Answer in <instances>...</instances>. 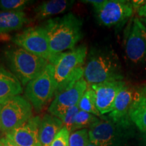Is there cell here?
<instances>
[{
	"instance_id": "10",
	"label": "cell",
	"mask_w": 146,
	"mask_h": 146,
	"mask_svg": "<svg viewBox=\"0 0 146 146\" xmlns=\"http://www.w3.org/2000/svg\"><path fill=\"white\" fill-rule=\"evenodd\" d=\"M134 8L131 1L125 0H105L99 10L96 11L101 25L112 27L118 26L132 17Z\"/></svg>"
},
{
	"instance_id": "9",
	"label": "cell",
	"mask_w": 146,
	"mask_h": 146,
	"mask_svg": "<svg viewBox=\"0 0 146 146\" xmlns=\"http://www.w3.org/2000/svg\"><path fill=\"white\" fill-rule=\"evenodd\" d=\"M12 41L19 47L47 61L52 56L46 31L42 26L24 29L16 34Z\"/></svg>"
},
{
	"instance_id": "5",
	"label": "cell",
	"mask_w": 146,
	"mask_h": 146,
	"mask_svg": "<svg viewBox=\"0 0 146 146\" xmlns=\"http://www.w3.org/2000/svg\"><path fill=\"white\" fill-rule=\"evenodd\" d=\"M124 48L135 67H146V26L140 18H131L124 31Z\"/></svg>"
},
{
	"instance_id": "25",
	"label": "cell",
	"mask_w": 146,
	"mask_h": 146,
	"mask_svg": "<svg viewBox=\"0 0 146 146\" xmlns=\"http://www.w3.org/2000/svg\"><path fill=\"white\" fill-rule=\"evenodd\" d=\"M70 132L66 128L63 127L52 141L50 146H69Z\"/></svg>"
},
{
	"instance_id": "27",
	"label": "cell",
	"mask_w": 146,
	"mask_h": 146,
	"mask_svg": "<svg viewBox=\"0 0 146 146\" xmlns=\"http://www.w3.org/2000/svg\"><path fill=\"white\" fill-rule=\"evenodd\" d=\"M0 146H18L7 137L0 139Z\"/></svg>"
},
{
	"instance_id": "17",
	"label": "cell",
	"mask_w": 146,
	"mask_h": 146,
	"mask_svg": "<svg viewBox=\"0 0 146 146\" xmlns=\"http://www.w3.org/2000/svg\"><path fill=\"white\" fill-rule=\"evenodd\" d=\"M63 127L62 121L60 118L52 114H45L41 119L39 131L41 146H50Z\"/></svg>"
},
{
	"instance_id": "28",
	"label": "cell",
	"mask_w": 146,
	"mask_h": 146,
	"mask_svg": "<svg viewBox=\"0 0 146 146\" xmlns=\"http://www.w3.org/2000/svg\"><path fill=\"white\" fill-rule=\"evenodd\" d=\"M137 13L141 18H146V3L137 10Z\"/></svg>"
},
{
	"instance_id": "4",
	"label": "cell",
	"mask_w": 146,
	"mask_h": 146,
	"mask_svg": "<svg viewBox=\"0 0 146 146\" xmlns=\"http://www.w3.org/2000/svg\"><path fill=\"white\" fill-rule=\"evenodd\" d=\"M5 56L12 72L23 85L39 76L49 64L47 60L19 47L6 50Z\"/></svg>"
},
{
	"instance_id": "29",
	"label": "cell",
	"mask_w": 146,
	"mask_h": 146,
	"mask_svg": "<svg viewBox=\"0 0 146 146\" xmlns=\"http://www.w3.org/2000/svg\"><path fill=\"white\" fill-rule=\"evenodd\" d=\"M132 3L133 8L137 10L138 8H139L140 7H141L142 5L146 3V1H141V0H135V1H131Z\"/></svg>"
},
{
	"instance_id": "18",
	"label": "cell",
	"mask_w": 146,
	"mask_h": 146,
	"mask_svg": "<svg viewBox=\"0 0 146 146\" xmlns=\"http://www.w3.org/2000/svg\"><path fill=\"white\" fill-rule=\"evenodd\" d=\"M29 23V18L23 10L0 11V34L19 30Z\"/></svg>"
},
{
	"instance_id": "21",
	"label": "cell",
	"mask_w": 146,
	"mask_h": 146,
	"mask_svg": "<svg viewBox=\"0 0 146 146\" xmlns=\"http://www.w3.org/2000/svg\"><path fill=\"white\" fill-rule=\"evenodd\" d=\"M100 119L94 114L79 110L76 114L74 122V132L81 129L91 128L93 125L98 123Z\"/></svg>"
},
{
	"instance_id": "14",
	"label": "cell",
	"mask_w": 146,
	"mask_h": 146,
	"mask_svg": "<svg viewBox=\"0 0 146 146\" xmlns=\"http://www.w3.org/2000/svg\"><path fill=\"white\" fill-rule=\"evenodd\" d=\"M39 116H33L27 123L5 133V137L18 146H41L39 140Z\"/></svg>"
},
{
	"instance_id": "31",
	"label": "cell",
	"mask_w": 146,
	"mask_h": 146,
	"mask_svg": "<svg viewBox=\"0 0 146 146\" xmlns=\"http://www.w3.org/2000/svg\"><path fill=\"white\" fill-rule=\"evenodd\" d=\"M143 140L144 143H145V145H146V133H144V135H143Z\"/></svg>"
},
{
	"instance_id": "2",
	"label": "cell",
	"mask_w": 146,
	"mask_h": 146,
	"mask_svg": "<svg viewBox=\"0 0 146 146\" xmlns=\"http://www.w3.org/2000/svg\"><path fill=\"white\" fill-rule=\"evenodd\" d=\"M87 55V47L83 44L68 52L51 56L48 62L54 66L55 79L58 84L56 94L83 78V64Z\"/></svg>"
},
{
	"instance_id": "16",
	"label": "cell",
	"mask_w": 146,
	"mask_h": 146,
	"mask_svg": "<svg viewBox=\"0 0 146 146\" xmlns=\"http://www.w3.org/2000/svg\"><path fill=\"white\" fill-rule=\"evenodd\" d=\"M129 118L139 130L146 133V85L136 89Z\"/></svg>"
},
{
	"instance_id": "12",
	"label": "cell",
	"mask_w": 146,
	"mask_h": 146,
	"mask_svg": "<svg viewBox=\"0 0 146 146\" xmlns=\"http://www.w3.org/2000/svg\"><path fill=\"white\" fill-rule=\"evenodd\" d=\"M136 89L126 84L118 93L115 100L112 110L108 114V118L116 125L129 129L131 121L129 112L134 100Z\"/></svg>"
},
{
	"instance_id": "7",
	"label": "cell",
	"mask_w": 146,
	"mask_h": 146,
	"mask_svg": "<svg viewBox=\"0 0 146 146\" xmlns=\"http://www.w3.org/2000/svg\"><path fill=\"white\" fill-rule=\"evenodd\" d=\"M129 129L102 117V120L89 128V141L99 146H128Z\"/></svg>"
},
{
	"instance_id": "8",
	"label": "cell",
	"mask_w": 146,
	"mask_h": 146,
	"mask_svg": "<svg viewBox=\"0 0 146 146\" xmlns=\"http://www.w3.org/2000/svg\"><path fill=\"white\" fill-rule=\"evenodd\" d=\"M33 117V106L28 100L18 96L3 105L0 113V129L5 133L27 123Z\"/></svg>"
},
{
	"instance_id": "32",
	"label": "cell",
	"mask_w": 146,
	"mask_h": 146,
	"mask_svg": "<svg viewBox=\"0 0 146 146\" xmlns=\"http://www.w3.org/2000/svg\"><path fill=\"white\" fill-rule=\"evenodd\" d=\"M141 21L144 23V25L146 26V18H141Z\"/></svg>"
},
{
	"instance_id": "33",
	"label": "cell",
	"mask_w": 146,
	"mask_h": 146,
	"mask_svg": "<svg viewBox=\"0 0 146 146\" xmlns=\"http://www.w3.org/2000/svg\"><path fill=\"white\" fill-rule=\"evenodd\" d=\"M2 107H3V105L0 104V113H1V109H2Z\"/></svg>"
},
{
	"instance_id": "20",
	"label": "cell",
	"mask_w": 146,
	"mask_h": 146,
	"mask_svg": "<svg viewBox=\"0 0 146 146\" xmlns=\"http://www.w3.org/2000/svg\"><path fill=\"white\" fill-rule=\"evenodd\" d=\"M78 107L80 110L90 113L96 116H102L96 106V94L94 91L91 88L87 89V91L84 93L78 102Z\"/></svg>"
},
{
	"instance_id": "26",
	"label": "cell",
	"mask_w": 146,
	"mask_h": 146,
	"mask_svg": "<svg viewBox=\"0 0 146 146\" xmlns=\"http://www.w3.org/2000/svg\"><path fill=\"white\" fill-rule=\"evenodd\" d=\"M82 2L90 3L94 6L95 11H96L101 8L104 3L105 2V0H85V1H82Z\"/></svg>"
},
{
	"instance_id": "1",
	"label": "cell",
	"mask_w": 146,
	"mask_h": 146,
	"mask_svg": "<svg viewBox=\"0 0 146 146\" xmlns=\"http://www.w3.org/2000/svg\"><path fill=\"white\" fill-rule=\"evenodd\" d=\"M83 21L72 13L47 20L42 27L46 31L52 55L72 50L83 36Z\"/></svg>"
},
{
	"instance_id": "15",
	"label": "cell",
	"mask_w": 146,
	"mask_h": 146,
	"mask_svg": "<svg viewBox=\"0 0 146 146\" xmlns=\"http://www.w3.org/2000/svg\"><path fill=\"white\" fill-rule=\"evenodd\" d=\"M22 93L21 81L11 71L0 64V104H5Z\"/></svg>"
},
{
	"instance_id": "3",
	"label": "cell",
	"mask_w": 146,
	"mask_h": 146,
	"mask_svg": "<svg viewBox=\"0 0 146 146\" xmlns=\"http://www.w3.org/2000/svg\"><path fill=\"white\" fill-rule=\"evenodd\" d=\"M83 78L90 85L123 81L124 75L117 55L108 50L91 51L84 68Z\"/></svg>"
},
{
	"instance_id": "24",
	"label": "cell",
	"mask_w": 146,
	"mask_h": 146,
	"mask_svg": "<svg viewBox=\"0 0 146 146\" xmlns=\"http://www.w3.org/2000/svg\"><path fill=\"white\" fill-rule=\"evenodd\" d=\"M80 109L78 107V104L70 108L68 110V112L64 116V117L62 118V121L63 123V126L68 129V131L70 133L74 132V122H75V118L77 113L79 112Z\"/></svg>"
},
{
	"instance_id": "19",
	"label": "cell",
	"mask_w": 146,
	"mask_h": 146,
	"mask_svg": "<svg viewBox=\"0 0 146 146\" xmlns=\"http://www.w3.org/2000/svg\"><path fill=\"white\" fill-rule=\"evenodd\" d=\"M74 1L52 0L43 2L35 9V18L37 20L45 19L51 16L64 12L73 5Z\"/></svg>"
},
{
	"instance_id": "6",
	"label": "cell",
	"mask_w": 146,
	"mask_h": 146,
	"mask_svg": "<svg viewBox=\"0 0 146 146\" xmlns=\"http://www.w3.org/2000/svg\"><path fill=\"white\" fill-rule=\"evenodd\" d=\"M57 87L54 66L49 63L39 76L26 85L25 96L35 110L39 112L55 96Z\"/></svg>"
},
{
	"instance_id": "11",
	"label": "cell",
	"mask_w": 146,
	"mask_h": 146,
	"mask_svg": "<svg viewBox=\"0 0 146 146\" xmlns=\"http://www.w3.org/2000/svg\"><path fill=\"white\" fill-rule=\"evenodd\" d=\"M87 83L84 78L72 86L55 95V98L48 108L50 114L62 120L70 108L78 104L84 93L87 89Z\"/></svg>"
},
{
	"instance_id": "34",
	"label": "cell",
	"mask_w": 146,
	"mask_h": 146,
	"mask_svg": "<svg viewBox=\"0 0 146 146\" xmlns=\"http://www.w3.org/2000/svg\"><path fill=\"white\" fill-rule=\"evenodd\" d=\"M1 34H0V36H1Z\"/></svg>"
},
{
	"instance_id": "23",
	"label": "cell",
	"mask_w": 146,
	"mask_h": 146,
	"mask_svg": "<svg viewBox=\"0 0 146 146\" xmlns=\"http://www.w3.org/2000/svg\"><path fill=\"white\" fill-rule=\"evenodd\" d=\"M31 2L29 0H0V9L2 11L23 10Z\"/></svg>"
},
{
	"instance_id": "13",
	"label": "cell",
	"mask_w": 146,
	"mask_h": 146,
	"mask_svg": "<svg viewBox=\"0 0 146 146\" xmlns=\"http://www.w3.org/2000/svg\"><path fill=\"white\" fill-rule=\"evenodd\" d=\"M126 85L123 81L106 82L91 85L90 88L96 94V106L101 115L109 114L112 110L118 93Z\"/></svg>"
},
{
	"instance_id": "30",
	"label": "cell",
	"mask_w": 146,
	"mask_h": 146,
	"mask_svg": "<svg viewBox=\"0 0 146 146\" xmlns=\"http://www.w3.org/2000/svg\"><path fill=\"white\" fill-rule=\"evenodd\" d=\"M86 146H99V145H96V144H95L94 143H92V142H91L90 141H89V142L87 143Z\"/></svg>"
},
{
	"instance_id": "22",
	"label": "cell",
	"mask_w": 146,
	"mask_h": 146,
	"mask_svg": "<svg viewBox=\"0 0 146 146\" xmlns=\"http://www.w3.org/2000/svg\"><path fill=\"white\" fill-rule=\"evenodd\" d=\"M89 141L88 129H81L70 133L69 146H86Z\"/></svg>"
}]
</instances>
